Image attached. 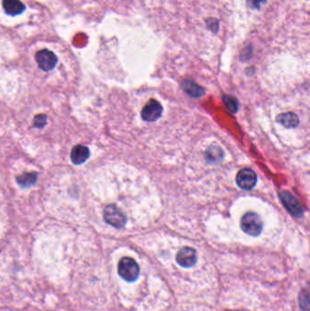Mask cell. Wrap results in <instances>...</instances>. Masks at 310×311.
I'll use <instances>...</instances> for the list:
<instances>
[{
  "instance_id": "6da1fadb",
  "label": "cell",
  "mask_w": 310,
  "mask_h": 311,
  "mask_svg": "<svg viewBox=\"0 0 310 311\" xmlns=\"http://www.w3.org/2000/svg\"><path fill=\"white\" fill-rule=\"evenodd\" d=\"M118 270H119L120 277L127 282L136 281L140 273V268L138 264L133 258L128 256L121 258V260L119 263Z\"/></svg>"
},
{
  "instance_id": "7a4b0ae2",
  "label": "cell",
  "mask_w": 310,
  "mask_h": 311,
  "mask_svg": "<svg viewBox=\"0 0 310 311\" xmlns=\"http://www.w3.org/2000/svg\"><path fill=\"white\" fill-rule=\"evenodd\" d=\"M240 226L242 230L249 236L257 237L263 229V222L260 217L254 212H248L242 218Z\"/></svg>"
},
{
  "instance_id": "3957f363",
  "label": "cell",
  "mask_w": 310,
  "mask_h": 311,
  "mask_svg": "<svg viewBox=\"0 0 310 311\" xmlns=\"http://www.w3.org/2000/svg\"><path fill=\"white\" fill-rule=\"evenodd\" d=\"M104 218L107 223L117 229H121L126 223L125 214L115 205H109L104 209Z\"/></svg>"
},
{
  "instance_id": "277c9868",
  "label": "cell",
  "mask_w": 310,
  "mask_h": 311,
  "mask_svg": "<svg viewBox=\"0 0 310 311\" xmlns=\"http://www.w3.org/2000/svg\"><path fill=\"white\" fill-rule=\"evenodd\" d=\"M280 199L283 203L284 206L289 210L290 214H292L296 218H301L303 216V207L301 206L300 202L291 195L289 192L282 191L279 193Z\"/></svg>"
},
{
  "instance_id": "5b68a950",
  "label": "cell",
  "mask_w": 310,
  "mask_h": 311,
  "mask_svg": "<svg viewBox=\"0 0 310 311\" xmlns=\"http://www.w3.org/2000/svg\"><path fill=\"white\" fill-rule=\"evenodd\" d=\"M36 61L39 68L44 71H49L52 70L57 65L58 58L49 49H42L36 54Z\"/></svg>"
},
{
  "instance_id": "8992f818",
  "label": "cell",
  "mask_w": 310,
  "mask_h": 311,
  "mask_svg": "<svg viewBox=\"0 0 310 311\" xmlns=\"http://www.w3.org/2000/svg\"><path fill=\"white\" fill-rule=\"evenodd\" d=\"M237 184L240 188L245 190H250L257 182L256 175L253 170L249 169H243L237 175Z\"/></svg>"
},
{
  "instance_id": "52a82bcc",
  "label": "cell",
  "mask_w": 310,
  "mask_h": 311,
  "mask_svg": "<svg viewBox=\"0 0 310 311\" xmlns=\"http://www.w3.org/2000/svg\"><path fill=\"white\" fill-rule=\"evenodd\" d=\"M163 112V108L155 99L149 100L141 111V118L147 122H153L158 120Z\"/></svg>"
},
{
  "instance_id": "ba28073f",
  "label": "cell",
  "mask_w": 310,
  "mask_h": 311,
  "mask_svg": "<svg viewBox=\"0 0 310 311\" xmlns=\"http://www.w3.org/2000/svg\"><path fill=\"white\" fill-rule=\"evenodd\" d=\"M176 258L181 267H191L196 264L197 256L194 249L189 247H184L178 252Z\"/></svg>"
},
{
  "instance_id": "9c48e42d",
  "label": "cell",
  "mask_w": 310,
  "mask_h": 311,
  "mask_svg": "<svg viewBox=\"0 0 310 311\" xmlns=\"http://www.w3.org/2000/svg\"><path fill=\"white\" fill-rule=\"evenodd\" d=\"M3 7L5 13L10 16L20 15L26 8L20 0H3Z\"/></svg>"
},
{
  "instance_id": "30bf717a",
  "label": "cell",
  "mask_w": 310,
  "mask_h": 311,
  "mask_svg": "<svg viewBox=\"0 0 310 311\" xmlns=\"http://www.w3.org/2000/svg\"><path fill=\"white\" fill-rule=\"evenodd\" d=\"M89 158V149L85 146L77 145L71 151V160L76 165L84 163Z\"/></svg>"
},
{
  "instance_id": "8fae6325",
  "label": "cell",
  "mask_w": 310,
  "mask_h": 311,
  "mask_svg": "<svg viewBox=\"0 0 310 311\" xmlns=\"http://www.w3.org/2000/svg\"><path fill=\"white\" fill-rule=\"evenodd\" d=\"M182 87L184 91L192 98H200L205 94V89L190 79H185L182 82Z\"/></svg>"
},
{
  "instance_id": "7c38bea8",
  "label": "cell",
  "mask_w": 310,
  "mask_h": 311,
  "mask_svg": "<svg viewBox=\"0 0 310 311\" xmlns=\"http://www.w3.org/2000/svg\"><path fill=\"white\" fill-rule=\"evenodd\" d=\"M278 123L284 125L287 128H294L300 124L299 117L292 112H287L278 116L277 118Z\"/></svg>"
},
{
  "instance_id": "4fadbf2b",
  "label": "cell",
  "mask_w": 310,
  "mask_h": 311,
  "mask_svg": "<svg viewBox=\"0 0 310 311\" xmlns=\"http://www.w3.org/2000/svg\"><path fill=\"white\" fill-rule=\"evenodd\" d=\"M223 158V151L220 147L213 145L207 148L206 151V159L210 164H218Z\"/></svg>"
},
{
  "instance_id": "5bb4252c",
  "label": "cell",
  "mask_w": 310,
  "mask_h": 311,
  "mask_svg": "<svg viewBox=\"0 0 310 311\" xmlns=\"http://www.w3.org/2000/svg\"><path fill=\"white\" fill-rule=\"evenodd\" d=\"M37 179H38L37 173H24L21 176L17 177L16 181L23 187H28L36 183Z\"/></svg>"
},
{
  "instance_id": "9a60e30c",
  "label": "cell",
  "mask_w": 310,
  "mask_h": 311,
  "mask_svg": "<svg viewBox=\"0 0 310 311\" xmlns=\"http://www.w3.org/2000/svg\"><path fill=\"white\" fill-rule=\"evenodd\" d=\"M222 100H223L224 104H225L226 108L228 109L229 112L236 113L238 111L239 103H238L236 98H233V97H229V96H227V95H224Z\"/></svg>"
},
{
  "instance_id": "2e32d148",
  "label": "cell",
  "mask_w": 310,
  "mask_h": 311,
  "mask_svg": "<svg viewBox=\"0 0 310 311\" xmlns=\"http://www.w3.org/2000/svg\"><path fill=\"white\" fill-rule=\"evenodd\" d=\"M47 123V117L43 114L38 115L34 120V125L36 127H43Z\"/></svg>"
},
{
  "instance_id": "e0dca14e",
  "label": "cell",
  "mask_w": 310,
  "mask_h": 311,
  "mask_svg": "<svg viewBox=\"0 0 310 311\" xmlns=\"http://www.w3.org/2000/svg\"><path fill=\"white\" fill-rule=\"evenodd\" d=\"M266 0H248V4L252 8H259L262 4H264Z\"/></svg>"
}]
</instances>
